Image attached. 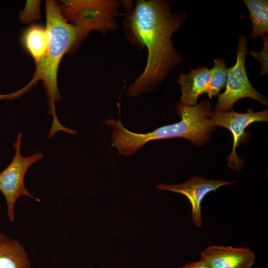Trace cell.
Segmentation results:
<instances>
[{
  "label": "cell",
  "mask_w": 268,
  "mask_h": 268,
  "mask_svg": "<svg viewBox=\"0 0 268 268\" xmlns=\"http://www.w3.org/2000/svg\"><path fill=\"white\" fill-rule=\"evenodd\" d=\"M247 54V39L242 35L238 39L236 63L227 68L226 89L218 95L215 110L227 112L236 101L244 98H252L267 105V98L256 91L248 78L245 64Z\"/></svg>",
  "instance_id": "5b68a950"
},
{
  "label": "cell",
  "mask_w": 268,
  "mask_h": 268,
  "mask_svg": "<svg viewBox=\"0 0 268 268\" xmlns=\"http://www.w3.org/2000/svg\"><path fill=\"white\" fill-rule=\"evenodd\" d=\"M252 22L253 31L250 38L263 36L268 32V0H244Z\"/></svg>",
  "instance_id": "4fadbf2b"
},
{
  "label": "cell",
  "mask_w": 268,
  "mask_h": 268,
  "mask_svg": "<svg viewBox=\"0 0 268 268\" xmlns=\"http://www.w3.org/2000/svg\"><path fill=\"white\" fill-rule=\"evenodd\" d=\"M226 65V62L223 59L214 60V66L210 69L211 79L206 91L210 98L218 95L220 91L226 85L227 73Z\"/></svg>",
  "instance_id": "5bb4252c"
},
{
  "label": "cell",
  "mask_w": 268,
  "mask_h": 268,
  "mask_svg": "<svg viewBox=\"0 0 268 268\" xmlns=\"http://www.w3.org/2000/svg\"><path fill=\"white\" fill-rule=\"evenodd\" d=\"M40 0H27L24 9L19 13V18L22 23H30L39 19Z\"/></svg>",
  "instance_id": "9a60e30c"
},
{
  "label": "cell",
  "mask_w": 268,
  "mask_h": 268,
  "mask_svg": "<svg viewBox=\"0 0 268 268\" xmlns=\"http://www.w3.org/2000/svg\"><path fill=\"white\" fill-rule=\"evenodd\" d=\"M212 124L229 130L233 136L232 150L229 156L228 166L234 170H239L242 167V159L236 154V148L240 139L245 134L244 130L251 124L256 122H268V110L265 109L260 112L249 111L246 113H239L234 111L222 112L214 110L209 114Z\"/></svg>",
  "instance_id": "52a82bcc"
},
{
  "label": "cell",
  "mask_w": 268,
  "mask_h": 268,
  "mask_svg": "<svg viewBox=\"0 0 268 268\" xmlns=\"http://www.w3.org/2000/svg\"><path fill=\"white\" fill-rule=\"evenodd\" d=\"M50 42L49 32L46 27L33 25L28 27L22 35L23 45L33 58L35 65L45 56Z\"/></svg>",
  "instance_id": "7c38bea8"
},
{
  "label": "cell",
  "mask_w": 268,
  "mask_h": 268,
  "mask_svg": "<svg viewBox=\"0 0 268 268\" xmlns=\"http://www.w3.org/2000/svg\"><path fill=\"white\" fill-rule=\"evenodd\" d=\"M211 79L210 69L205 66L192 69L187 74L182 73L178 79L182 96L179 104L192 107L198 104V99L206 93Z\"/></svg>",
  "instance_id": "30bf717a"
},
{
  "label": "cell",
  "mask_w": 268,
  "mask_h": 268,
  "mask_svg": "<svg viewBox=\"0 0 268 268\" xmlns=\"http://www.w3.org/2000/svg\"><path fill=\"white\" fill-rule=\"evenodd\" d=\"M0 268H31L24 246L0 233Z\"/></svg>",
  "instance_id": "8fae6325"
},
{
  "label": "cell",
  "mask_w": 268,
  "mask_h": 268,
  "mask_svg": "<svg viewBox=\"0 0 268 268\" xmlns=\"http://www.w3.org/2000/svg\"><path fill=\"white\" fill-rule=\"evenodd\" d=\"M127 6L124 26L131 43L148 51L145 67L127 90L130 97L154 90L183 58L174 47L171 37L186 19V13H172L170 2L164 0H137Z\"/></svg>",
  "instance_id": "6da1fadb"
},
{
  "label": "cell",
  "mask_w": 268,
  "mask_h": 268,
  "mask_svg": "<svg viewBox=\"0 0 268 268\" xmlns=\"http://www.w3.org/2000/svg\"><path fill=\"white\" fill-rule=\"evenodd\" d=\"M63 17L72 24L90 32L97 30L105 33L118 27L115 17L119 2L114 0H65L59 4Z\"/></svg>",
  "instance_id": "277c9868"
},
{
  "label": "cell",
  "mask_w": 268,
  "mask_h": 268,
  "mask_svg": "<svg viewBox=\"0 0 268 268\" xmlns=\"http://www.w3.org/2000/svg\"><path fill=\"white\" fill-rule=\"evenodd\" d=\"M264 41V47L262 51L257 52L252 51L249 53V54L257 58L260 61L261 64V71L260 73V75H265L267 74L268 68V36L264 35L262 36Z\"/></svg>",
  "instance_id": "2e32d148"
},
{
  "label": "cell",
  "mask_w": 268,
  "mask_h": 268,
  "mask_svg": "<svg viewBox=\"0 0 268 268\" xmlns=\"http://www.w3.org/2000/svg\"><path fill=\"white\" fill-rule=\"evenodd\" d=\"M180 268H209V267L200 259L199 261L189 262Z\"/></svg>",
  "instance_id": "e0dca14e"
},
{
  "label": "cell",
  "mask_w": 268,
  "mask_h": 268,
  "mask_svg": "<svg viewBox=\"0 0 268 268\" xmlns=\"http://www.w3.org/2000/svg\"><path fill=\"white\" fill-rule=\"evenodd\" d=\"M235 182L194 176L182 183L171 185L160 184L156 187L160 190L177 193L186 196L192 206V221L196 226L201 228L202 225L201 203L205 196L222 186Z\"/></svg>",
  "instance_id": "ba28073f"
},
{
  "label": "cell",
  "mask_w": 268,
  "mask_h": 268,
  "mask_svg": "<svg viewBox=\"0 0 268 268\" xmlns=\"http://www.w3.org/2000/svg\"><path fill=\"white\" fill-rule=\"evenodd\" d=\"M22 134L18 133L13 143L15 153L8 166L0 173V191L6 200L7 213L9 220H15L14 205L17 199L21 196H25L40 202V200L26 189L24 177L28 168L43 158V153L38 152L31 156L23 157L20 154Z\"/></svg>",
  "instance_id": "8992f818"
},
{
  "label": "cell",
  "mask_w": 268,
  "mask_h": 268,
  "mask_svg": "<svg viewBox=\"0 0 268 268\" xmlns=\"http://www.w3.org/2000/svg\"><path fill=\"white\" fill-rule=\"evenodd\" d=\"M47 25L50 42L44 57L37 64L30 81L21 89L8 94H0V100H12L29 91L40 80L43 81L49 106V114L53 117L49 136H53L60 131L67 133L69 129L63 126L56 115L55 102L61 100L58 87L57 74L60 63L64 55L73 51L90 32L87 30L67 23L62 15L60 5L54 0L46 2Z\"/></svg>",
  "instance_id": "7a4b0ae2"
},
{
  "label": "cell",
  "mask_w": 268,
  "mask_h": 268,
  "mask_svg": "<svg viewBox=\"0 0 268 268\" xmlns=\"http://www.w3.org/2000/svg\"><path fill=\"white\" fill-rule=\"evenodd\" d=\"M211 107V103L205 100L192 107L178 104L177 112L181 118L180 122L160 127L145 134L129 131L120 120L111 119L104 123L113 129L112 146L115 147L120 154L125 156L134 154L153 140L185 138L195 145H203L210 138L215 127L209 117Z\"/></svg>",
  "instance_id": "3957f363"
},
{
  "label": "cell",
  "mask_w": 268,
  "mask_h": 268,
  "mask_svg": "<svg viewBox=\"0 0 268 268\" xmlns=\"http://www.w3.org/2000/svg\"><path fill=\"white\" fill-rule=\"evenodd\" d=\"M256 256L253 250L223 245H211L201 254V260L209 268H251Z\"/></svg>",
  "instance_id": "9c48e42d"
}]
</instances>
